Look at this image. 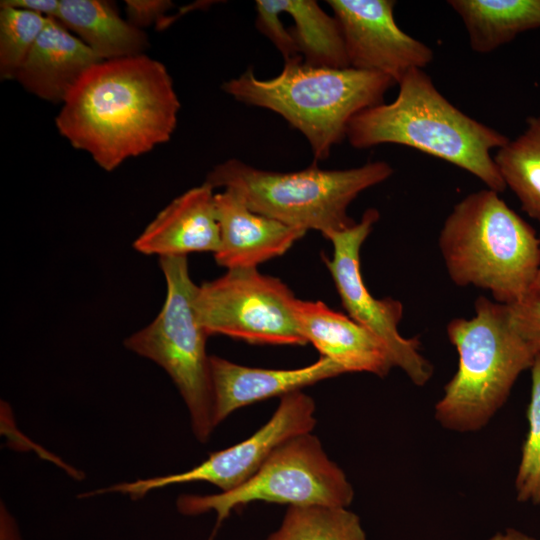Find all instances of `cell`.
Segmentation results:
<instances>
[{"label": "cell", "instance_id": "1", "mask_svg": "<svg viewBox=\"0 0 540 540\" xmlns=\"http://www.w3.org/2000/svg\"><path fill=\"white\" fill-rule=\"evenodd\" d=\"M61 105L60 135L108 172L167 142L181 107L167 68L146 54L98 62Z\"/></svg>", "mask_w": 540, "mask_h": 540}, {"label": "cell", "instance_id": "2", "mask_svg": "<svg viewBox=\"0 0 540 540\" xmlns=\"http://www.w3.org/2000/svg\"><path fill=\"white\" fill-rule=\"evenodd\" d=\"M398 85L392 102L367 108L350 121L346 139L352 147L407 146L467 171L497 193L507 188L493 157L507 136L454 106L423 69L409 71Z\"/></svg>", "mask_w": 540, "mask_h": 540}, {"label": "cell", "instance_id": "3", "mask_svg": "<svg viewBox=\"0 0 540 540\" xmlns=\"http://www.w3.org/2000/svg\"><path fill=\"white\" fill-rule=\"evenodd\" d=\"M396 82L380 73L311 66L302 58L284 61L280 73L260 79L252 68L223 83L236 101L267 109L284 118L308 141L316 161L329 157L346 139L350 121L384 102Z\"/></svg>", "mask_w": 540, "mask_h": 540}, {"label": "cell", "instance_id": "4", "mask_svg": "<svg viewBox=\"0 0 540 540\" xmlns=\"http://www.w3.org/2000/svg\"><path fill=\"white\" fill-rule=\"evenodd\" d=\"M439 248L457 286L489 290L505 305L524 299L540 270V237L488 188L454 205L440 231Z\"/></svg>", "mask_w": 540, "mask_h": 540}, {"label": "cell", "instance_id": "5", "mask_svg": "<svg viewBox=\"0 0 540 540\" xmlns=\"http://www.w3.org/2000/svg\"><path fill=\"white\" fill-rule=\"evenodd\" d=\"M447 336L458 352V368L434 417L447 430L476 432L502 408L539 351L516 330L508 305L484 296L476 299L473 318L448 323Z\"/></svg>", "mask_w": 540, "mask_h": 540}, {"label": "cell", "instance_id": "6", "mask_svg": "<svg viewBox=\"0 0 540 540\" xmlns=\"http://www.w3.org/2000/svg\"><path fill=\"white\" fill-rule=\"evenodd\" d=\"M392 174V166L385 161L342 170L313 164L299 171L278 172L231 158L214 166L204 182L213 189L233 190L254 212L327 237L353 226L356 222L348 215L349 205Z\"/></svg>", "mask_w": 540, "mask_h": 540}, {"label": "cell", "instance_id": "7", "mask_svg": "<svg viewBox=\"0 0 540 540\" xmlns=\"http://www.w3.org/2000/svg\"><path fill=\"white\" fill-rule=\"evenodd\" d=\"M166 280L163 307L147 326L124 340V346L166 371L189 412L196 439L206 442L215 426L212 415L208 335L194 308L198 285L191 279L187 256L159 258Z\"/></svg>", "mask_w": 540, "mask_h": 540}, {"label": "cell", "instance_id": "8", "mask_svg": "<svg viewBox=\"0 0 540 540\" xmlns=\"http://www.w3.org/2000/svg\"><path fill=\"white\" fill-rule=\"evenodd\" d=\"M354 489L344 471L311 432L281 444L258 471L237 488L217 494H187L176 505L183 515L215 512L214 533L232 511L252 502L296 507H349Z\"/></svg>", "mask_w": 540, "mask_h": 540}, {"label": "cell", "instance_id": "9", "mask_svg": "<svg viewBox=\"0 0 540 540\" xmlns=\"http://www.w3.org/2000/svg\"><path fill=\"white\" fill-rule=\"evenodd\" d=\"M296 300L279 278L257 268L231 269L198 286L194 308L208 336L225 335L251 344L305 345Z\"/></svg>", "mask_w": 540, "mask_h": 540}, {"label": "cell", "instance_id": "10", "mask_svg": "<svg viewBox=\"0 0 540 540\" xmlns=\"http://www.w3.org/2000/svg\"><path fill=\"white\" fill-rule=\"evenodd\" d=\"M379 216L378 210L369 208L353 226L325 237L332 243L333 254L330 259L324 258V263L348 316L385 344L394 367L400 368L416 386H424L433 375V367L420 353L418 338H405L398 330L402 303L390 297H373L361 274L360 250Z\"/></svg>", "mask_w": 540, "mask_h": 540}, {"label": "cell", "instance_id": "11", "mask_svg": "<svg viewBox=\"0 0 540 540\" xmlns=\"http://www.w3.org/2000/svg\"><path fill=\"white\" fill-rule=\"evenodd\" d=\"M316 406L307 394L296 391L281 397L271 418L250 437L228 448L211 453L195 467L133 482H121L86 493V497L121 493L140 499L147 493L170 485L208 482L221 492L231 491L251 478L269 456L284 442L311 432L316 425Z\"/></svg>", "mask_w": 540, "mask_h": 540}, {"label": "cell", "instance_id": "12", "mask_svg": "<svg viewBox=\"0 0 540 540\" xmlns=\"http://www.w3.org/2000/svg\"><path fill=\"white\" fill-rule=\"evenodd\" d=\"M337 19L349 66L392 78L396 84L411 70L423 69L433 50L396 23L392 0H328Z\"/></svg>", "mask_w": 540, "mask_h": 540}, {"label": "cell", "instance_id": "13", "mask_svg": "<svg viewBox=\"0 0 540 540\" xmlns=\"http://www.w3.org/2000/svg\"><path fill=\"white\" fill-rule=\"evenodd\" d=\"M345 373L340 365L325 357L301 368L266 369L244 366L211 355L214 426L242 407L276 396L283 397Z\"/></svg>", "mask_w": 540, "mask_h": 540}, {"label": "cell", "instance_id": "14", "mask_svg": "<svg viewBox=\"0 0 540 540\" xmlns=\"http://www.w3.org/2000/svg\"><path fill=\"white\" fill-rule=\"evenodd\" d=\"M220 244L214 259L231 269L257 268L285 254L306 231L251 210L231 189L215 193Z\"/></svg>", "mask_w": 540, "mask_h": 540}, {"label": "cell", "instance_id": "15", "mask_svg": "<svg viewBox=\"0 0 540 540\" xmlns=\"http://www.w3.org/2000/svg\"><path fill=\"white\" fill-rule=\"evenodd\" d=\"M295 314L306 342L346 373L367 372L385 377L394 367L387 347L375 334L322 301L297 299Z\"/></svg>", "mask_w": 540, "mask_h": 540}, {"label": "cell", "instance_id": "16", "mask_svg": "<svg viewBox=\"0 0 540 540\" xmlns=\"http://www.w3.org/2000/svg\"><path fill=\"white\" fill-rule=\"evenodd\" d=\"M213 190L203 182L174 198L135 239L133 248L159 258L216 253L220 230Z\"/></svg>", "mask_w": 540, "mask_h": 540}, {"label": "cell", "instance_id": "17", "mask_svg": "<svg viewBox=\"0 0 540 540\" xmlns=\"http://www.w3.org/2000/svg\"><path fill=\"white\" fill-rule=\"evenodd\" d=\"M100 61L57 19L49 18L15 80L34 96L62 104L85 73Z\"/></svg>", "mask_w": 540, "mask_h": 540}, {"label": "cell", "instance_id": "18", "mask_svg": "<svg viewBox=\"0 0 540 540\" xmlns=\"http://www.w3.org/2000/svg\"><path fill=\"white\" fill-rule=\"evenodd\" d=\"M57 20L101 61L146 54V33L104 0H61Z\"/></svg>", "mask_w": 540, "mask_h": 540}, {"label": "cell", "instance_id": "19", "mask_svg": "<svg viewBox=\"0 0 540 540\" xmlns=\"http://www.w3.org/2000/svg\"><path fill=\"white\" fill-rule=\"evenodd\" d=\"M462 20L469 45L490 53L517 35L540 28V0H449Z\"/></svg>", "mask_w": 540, "mask_h": 540}, {"label": "cell", "instance_id": "20", "mask_svg": "<svg viewBox=\"0 0 540 540\" xmlns=\"http://www.w3.org/2000/svg\"><path fill=\"white\" fill-rule=\"evenodd\" d=\"M293 19L289 30L304 63L316 67H350L343 35L334 15L314 0H277Z\"/></svg>", "mask_w": 540, "mask_h": 540}, {"label": "cell", "instance_id": "21", "mask_svg": "<svg viewBox=\"0 0 540 540\" xmlns=\"http://www.w3.org/2000/svg\"><path fill=\"white\" fill-rule=\"evenodd\" d=\"M493 157L522 210L540 223V114L528 117L524 131L497 149Z\"/></svg>", "mask_w": 540, "mask_h": 540}, {"label": "cell", "instance_id": "22", "mask_svg": "<svg viewBox=\"0 0 540 540\" xmlns=\"http://www.w3.org/2000/svg\"><path fill=\"white\" fill-rule=\"evenodd\" d=\"M266 540H367L359 516L347 507L290 506Z\"/></svg>", "mask_w": 540, "mask_h": 540}, {"label": "cell", "instance_id": "23", "mask_svg": "<svg viewBox=\"0 0 540 540\" xmlns=\"http://www.w3.org/2000/svg\"><path fill=\"white\" fill-rule=\"evenodd\" d=\"M49 18L0 6V78L15 79Z\"/></svg>", "mask_w": 540, "mask_h": 540}, {"label": "cell", "instance_id": "24", "mask_svg": "<svg viewBox=\"0 0 540 540\" xmlns=\"http://www.w3.org/2000/svg\"><path fill=\"white\" fill-rule=\"evenodd\" d=\"M531 396L527 408L528 431L515 478L516 499L540 504V352L531 366Z\"/></svg>", "mask_w": 540, "mask_h": 540}, {"label": "cell", "instance_id": "25", "mask_svg": "<svg viewBox=\"0 0 540 540\" xmlns=\"http://www.w3.org/2000/svg\"><path fill=\"white\" fill-rule=\"evenodd\" d=\"M255 8L257 29L274 44L284 61L301 57L293 35L280 18L283 12L277 0H257Z\"/></svg>", "mask_w": 540, "mask_h": 540}, {"label": "cell", "instance_id": "26", "mask_svg": "<svg viewBox=\"0 0 540 540\" xmlns=\"http://www.w3.org/2000/svg\"><path fill=\"white\" fill-rule=\"evenodd\" d=\"M508 307L516 330L540 352V297L528 294Z\"/></svg>", "mask_w": 540, "mask_h": 540}, {"label": "cell", "instance_id": "27", "mask_svg": "<svg viewBox=\"0 0 540 540\" xmlns=\"http://www.w3.org/2000/svg\"><path fill=\"white\" fill-rule=\"evenodd\" d=\"M173 3L168 0H126L127 20L142 29L150 24L158 25L168 15Z\"/></svg>", "mask_w": 540, "mask_h": 540}, {"label": "cell", "instance_id": "28", "mask_svg": "<svg viewBox=\"0 0 540 540\" xmlns=\"http://www.w3.org/2000/svg\"><path fill=\"white\" fill-rule=\"evenodd\" d=\"M0 6L22 9L57 19L60 13L61 0H2Z\"/></svg>", "mask_w": 540, "mask_h": 540}, {"label": "cell", "instance_id": "29", "mask_svg": "<svg viewBox=\"0 0 540 540\" xmlns=\"http://www.w3.org/2000/svg\"><path fill=\"white\" fill-rule=\"evenodd\" d=\"M486 540H538L515 528H506L498 531Z\"/></svg>", "mask_w": 540, "mask_h": 540}, {"label": "cell", "instance_id": "30", "mask_svg": "<svg viewBox=\"0 0 540 540\" xmlns=\"http://www.w3.org/2000/svg\"><path fill=\"white\" fill-rule=\"evenodd\" d=\"M1 517V540H19L12 521L7 518L6 512L2 511Z\"/></svg>", "mask_w": 540, "mask_h": 540}, {"label": "cell", "instance_id": "31", "mask_svg": "<svg viewBox=\"0 0 540 540\" xmlns=\"http://www.w3.org/2000/svg\"><path fill=\"white\" fill-rule=\"evenodd\" d=\"M529 294L540 297V270L535 278Z\"/></svg>", "mask_w": 540, "mask_h": 540}]
</instances>
